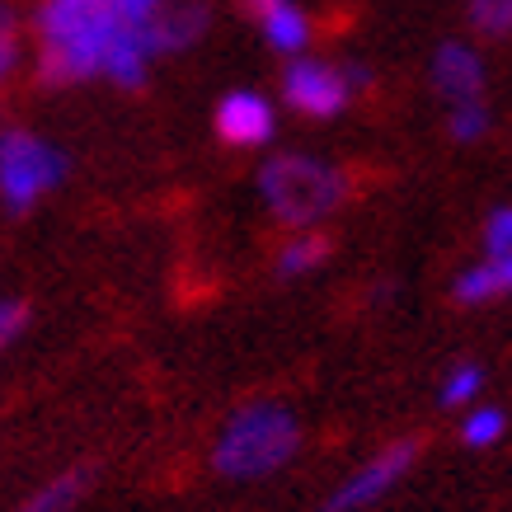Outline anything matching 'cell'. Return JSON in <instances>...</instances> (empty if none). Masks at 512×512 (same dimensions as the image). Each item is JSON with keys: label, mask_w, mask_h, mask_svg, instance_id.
<instances>
[{"label": "cell", "mask_w": 512, "mask_h": 512, "mask_svg": "<svg viewBox=\"0 0 512 512\" xmlns=\"http://www.w3.org/2000/svg\"><path fill=\"white\" fill-rule=\"evenodd\" d=\"M24 325H29V306L24 301H0V353L24 334Z\"/></svg>", "instance_id": "20"}, {"label": "cell", "mask_w": 512, "mask_h": 512, "mask_svg": "<svg viewBox=\"0 0 512 512\" xmlns=\"http://www.w3.org/2000/svg\"><path fill=\"white\" fill-rule=\"evenodd\" d=\"M419 461V442H395V447L376 451L367 466H357L348 480L329 494L325 512H357V508H372L376 498H386L395 484L409 475V466Z\"/></svg>", "instance_id": "6"}, {"label": "cell", "mask_w": 512, "mask_h": 512, "mask_svg": "<svg viewBox=\"0 0 512 512\" xmlns=\"http://www.w3.org/2000/svg\"><path fill=\"white\" fill-rule=\"evenodd\" d=\"M503 428H508V414L503 409H470L466 423H461V437H466V447H494L498 437H503Z\"/></svg>", "instance_id": "16"}, {"label": "cell", "mask_w": 512, "mask_h": 512, "mask_svg": "<svg viewBox=\"0 0 512 512\" xmlns=\"http://www.w3.org/2000/svg\"><path fill=\"white\" fill-rule=\"evenodd\" d=\"M212 123H217V137L235 151H259L273 141L278 132V113L268 104L259 90H231L221 94L217 113H212Z\"/></svg>", "instance_id": "7"}, {"label": "cell", "mask_w": 512, "mask_h": 512, "mask_svg": "<svg viewBox=\"0 0 512 512\" xmlns=\"http://www.w3.org/2000/svg\"><path fill=\"white\" fill-rule=\"evenodd\" d=\"M512 292V254H489L484 264L466 268L456 278V301L466 306H480V301H494V296Z\"/></svg>", "instance_id": "11"}, {"label": "cell", "mask_w": 512, "mask_h": 512, "mask_svg": "<svg viewBox=\"0 0 512 512\" xmlns=\"http://www.w3.org/2000/svg\"><path fill=\"white\" fill-rule=\"evenodd\" d=\"M480 367L475 362H461V367H451V376L442 381V390H437V400L447 404V409H456V404H470L475 395H480Z\"/></svg>", "instance_id": "18"}, {"label": "cell", "mask_w": 512, "mask_h": 512, "mask_svg": "<svg viewBox=\"0 0 512 512\" xmlns=\"http://www.w3.org/2000/svg\"><path fill=\"white\" fill-rule=\"evenodd\" d=\"M259 198L282 226L311 231L329 212H339L348 198V174L320 156L282 151L259 165Z\"/></svg>", "instance_id": "3"}, {"label": "cell", "mask_w": 512, "mask_h": 512, "mask_svg": "<svg viewBox=\"0 0 512 512\" xmlns=\"http://www.w3.org/2000/svg\"><path fill=\"white\" fill-rule=\"evenodd\" d=\"M19 57H24V24H19L15 5H10V0H0V85L15 76Z\"/></svg>", "instance_id": "14"}, {"label": "cell", "mask_w": 512, "mask_h": 512, "mask_svg": "<svg viewBox=\"0 0 512 512\" xmlns=\"http://www.w3.org/2000/svg\"><path fill=\"white\" fill-rule=\"evenodd\" d=\"M212 29V5L207 0H170L156 19H151V43L160 52H188L202 43V33Z\"/></svg>", "instance_id": "10"}, {"label": "cell", "mask_w": 512, "mask_h": 512, "mask_svg": "<svg viewBox=\"0 0 512 512\" xmlns=\"http://www.w3.org/2000/svg\"><path fill=\"white\" fill-rule=\"evenodd\" d=\"M329 259V240L320 231H301L278 249V278H306Z\"/></svg>", "instance_id": "13"}, {"label": "cell", "mask_w": 512, "mask_h": 512, "mask_svg": "<svg viewBox=\"0 0 512 512\" xmlns=\"http://www.w3.org/2000/svg\"><path fill=\"white\" fill-rule=\"evenodd\" d=\"M38 80L62 90L104 76L118 90H141L156 62L151 29L127 24L118 0H38Z\"/></svg>", "instance_id": "1"}, {"label": "cell", "mask_w": 512, "mask_h": 512, "mask_svg": "<svg viewBox=\"0 0 512 512\" xmlns=\"http://www.w3.org/2000/svg\"><path fill=\"white\" fill-rule=\"evenodd\" d=\"M447 132L456 141H480L489 132V109L480 99H466V104H451V118H447Z\"/></svg>", "instance_id": "17"}, {"label": "cell", "mask_w": 512, "mask_h": 512, "mask_svg": "<svg viewBox=\"0 0 512 512\" xmlns=\"http://www.w3.org/2000/svg\"><path fill=\"white\" fill-rule=\"evenodd\" d=\"M367 80L372 71L357 62H320V57H292L287 71H282V99H287V109L301 113V118H339L348 104H353L357 90H367Z\"/></svg>", "instance_id": "5"}, {"label": "cell", "mask_w": 512, "mask_h": 512, "mask_svg": "<svg viewBox=\"0 0 512 512\" xmlns=\"http://www.w3.org/2000/svg\"><path fill=\"white\" fill-rule=\"evenodd\" d=\"M484 249L489 254H512V207H498L494 217L484 221Z\"/></svg>", "instance_id": "19"}, {"label": "cell", "mask_w": 512, "mask_h": 512, "mask_svg": "<svg viewBox=\"0 0 512 512\" xmlns=\"http://www.w3.org/2000/svg\"><path fill=\"white\" fill-rule=\"evenodd\" d=\"M90 484H94L90 466L62 470L57 480H47L43 489H33V494L19 503V512H76V503L90 494Z\"/></svg>", "instance_id": "12"}, {"label": "cell", "mask_w": 512, "mask_h": 512, "mask_svg": "<svg viewBox=\"0 0 512 512\" xmlns=\"http://www.w3.org/2000/svg\"><path fill=\"white\" fill-rule=\"evenodd\" d=\"M470 29L484 38H508L512 33V0H470Z\"/></svg>", "instance_id": "15"}, {"label": "cell", "mask_w": 512, "mask_h": 512, "mask_svg": "<svg viewBox=\"0 0 512 512\" xmlns=\"http://www.w3.org/2000/svg\"><path fill=\"white\" fill-rule=\"evenodd\" d=\"M245 10L254 15L264 43L282 57H301L311 47V15L296 0H245Z\"/></svg>", "instance_id": "8"}, {"label": "cell", "mask_w": 512, "mask_h": 512, "mask_svg": "<svg viewBox=\"0 0 512 512\" xmlns=\"http://www.w3.org/2000/svg\"><path fill=\"white\" fill-rule=\"evenodd\" d=\"M66 179V151L29 127H5L0 132V202L5 212H33L52 188Z\"/></svg>", "instance_id": "4"}, {"label": "cell", "mask_w": 512, "mask_h": 512, "mask_svg": "<svg viewBox=\"0 0 512 512\" xmlns=\"http://www.w3.org/2000/svg\"><path fill=\"white\" fill-rule=\"evenodd\" d=\"M301 451V419L282 400L240 404L212 447V470L221 480H268Z\"/></svg>", "instance_id": "2"}, {"label": "cell", "mask_w": 512, "mask_h": 512, "mask_svg": "<svg viewBox=\"0 0 512 512\" xmlns=\"http://www.w3.org/2000/svg\"><path fill=\"white\" fill-rule=\"evenodd\" d=\"M433 85L447 104H466V99H480L484 90V62L480 52L466 43H442L433 57Z\"/></svg>", "instance_id": "9"}]
</instances>
